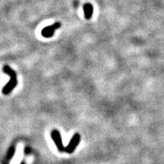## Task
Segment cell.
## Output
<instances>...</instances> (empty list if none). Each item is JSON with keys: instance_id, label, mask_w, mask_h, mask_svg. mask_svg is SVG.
I'll return each instance as SVG.
<instances>
[{"instance_id": "6da1fadb", "label": "cell", "mask_w": 164, "mask_h": 164, "mask_svg": "<svg viewBox=\"0 0 164 164\" xmlns=\"http://www.w3.org/2000/svg\"><path fill=\"white\" fill-rule=\"evenodd\" d=\"M3 72L10 76V81L5 85V87L2 89L3 94L8 95L17 85V74H16L15 72L13 69H11L9 65H5L3 67Z\"/></svg>"}, {"instance_id": "7a4b0ae2", "label": "cell", "mask_w": 164, "mask_h": 164, "mask_svg": "<svg viewBox=\"0 0 164 164\" xmlns=\"http://www.w3.org/2000/svg\"><path fill=\"white\" fill-rule=\"evenodd\" d=\"M62 24L59 22H56L54 23L53 24L50 26H47V27H44V29L41 31V34H42L43 36L46 38H50L53 36L55 31L57 29H59V27H61Z\"/></svg>"}, {"instance_id": "3957f363", "label": "cell", "mask_w": 164, "mask_h": 164, "mask_svg": "<svg viewBox=\"0 0 164 164\" xmlns=\"http://www.w3.org/2000/svg\"><path fill=\"white\" fill-rule=\"evenodd\" d=\"M51 136H52L53 140L55 143H56V145L57 146L58 150H59L60 152L65 151V148L63 145H62V137H61L60 133H59V131L57 130L53 131L52 134H51Z\"/></svg>"}, {"instance_id": "277c9868", "label": "cell", "mask_w": 164, "mask_h": 164, "mask_svg": "<svg viewBox=\"0 0 164 164\" xmlns=\"http://www.w3.org/2000/svg\"><path fill=\"white\" fill-rule=\"evenodd\" d=\"M80 141H81L80 135L78 133L75 134V135L72 137V139H71L69 145L65 147V152H67V153H72V152L75 150L76 147H77V145H78Z\"/></svg>"}, {"instance_id": "5b68a950", "label": "cell", "mask_w": 164, "mask_h": 164, "mask_svg": "<svg viewBox=\"0 0 164 164\" xmlns=\"http://www.w3.org/2000/svg\"><path fill=\"white\" fill-rule=\"evenodd\" d=\"M83 9H84V17L86 19H90L92 18L93 14H94V8H93L92 5L90 3H86L83 6Z\"/></svg>"}, {"instance_id": "8992f818", "label": "cell", "mask_w": 164, "mask_h": 164, "mask_svg": "<svg viewBox=\"0 0 164 164\" xmlns=\"http://www.w3.org/2000/svg\"><path fill=\"white\" fill-rule=\"evenodd\" d=\"M15 147H12V146H11V147H10L9 153H8V155H7L8 160H11V159L12 158V157L15 154Z\"/></svg>"}, {"instance_id": "52a82bcc", "label": "cell", "mask_w": 164, "mask_h": 164, "mask_svg": "<svg viewBox=\"0 0 164 164\" xmlns=\"http://www.w3.org/2000/svg\"><path fill=\"white\" fill-rule=\"evenodd\" d=\"M24 152H25L26 154H29V153H31V149H30L29 147H26L25 150H24Z\"/></svg>"}, {"instance_id": "ba28073f", "label": "cell", "mask_w": 164, "mask_h": 164, "mask_svg": "<svg viewBox=\"0 0 164 164\" xmlns=\"http://www.w3.org/2000/svg\"><path fill=\"white\" fill-rule=\"evenodd\" d=\"M21 164H24V163H21Z\"/></svg>"}]
</instances>
